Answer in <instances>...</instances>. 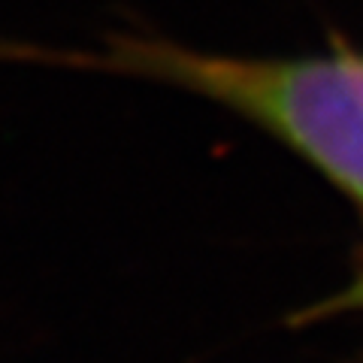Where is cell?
Returning <instances> with one entry per match:
<instances>
[{
  "label": "cell",
  "instance_id": "7a4b0ae2",
  "mask_svg": "<svg viewBox=\"0 0 363 363\" xmlns=\"http://www.w3.org/2000/svg\"><path fill=\"white\" fill-rule=\"evenodd\" d=\"M327 309H360L363 312V267L357 272V279L351 281V285L339 294V297H333L330 303H327Z\"/></svg>",
  "mask_w": 363,
  "mask_h": 363
},
{
  "label": "cell",
  "instance_id": "6da1fadb",
  "mask_svg": "<svg viewBox=\"0 0 363 363\" xmlns=\"http://www.w3.org/2000/svg\"><path fill=\"white\" fill-rule=\"evenodd\" d=\"M43 61L140 76L206 97L318 169L363 212V52L248 58L152 37H116L97 55Z\"/></svg>",
  "mask_w": 363,
  "mask_h": 363
}]
</instances>
